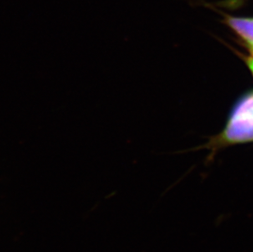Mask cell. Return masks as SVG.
<instances>
[{"label":"cell","mask_w":253,"mask_h":252,"mask_svg":"<svg viewBox=\"0 0 253 252\" xmlns=\"http://www.w3.org/2000/svg\"><path fill=\"white\" fill-rule=\"evenodd\" d=\"M219 140L224 144L253 141V116L229 118Z\"/></svg>","instance_id":"6da1fadb"},{"label":"cell","mask_w":253,"mask_h":252,"mask_svg":"<svg viewBox=\"0 0 253 252\" xmlns=\"http://www.w3.org/2000/svg\"><path fill=\"white\" fill-rule=\"evenodd\" d=\"M225 22L244 41L253 47V18L226 16Z\"/></svg>","instance_id":"7a4b0ae2"},{"label":"cell","mask_w":253,"mask_h":252,"mask_svg":"<svg viewBox=\"0 0 253 252\" xmlns=\"http://www.w3.org/2000/svg\"><path fill=\"white\" fill-rule=\"evenodd\" d=\"M253 116V91L244 94L235 103L232 109L229 118Z\"/></svg>","instance_id":"3957f363"},{"label":"cell","mask_w":253,"mask_h":252,"mask_svg":"<svg viewBox=\"0 0 253 252\" xmlns=\"http://www.w3.org/2000/svg\"><path fill=\"white\" fill-rule=\"evenodd\" d=\"M251 51H252V52H253V47H251Z\"/></svg>","instance_id":"277c9868"}]
</instances>
